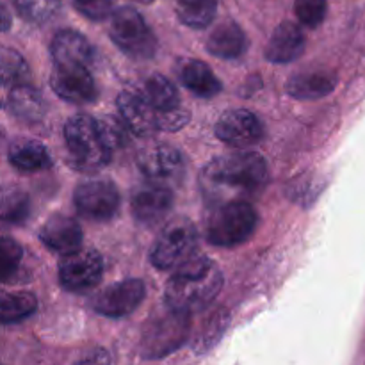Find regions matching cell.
Masks as SVG:
<instances>
[{
	"instance_id": "1",
	"label": "cell",
	"mask_w": 365,
	"mask_h": 365,
	"mask_svg": "<svg viewBox=\"0 0 365 365\" xmlns=\"http://www.w3.org/2000/svg\"><path fill=\"white\" fill-rule=\"evenodd\" d=\"M267 184V164L257 152H232L203 166L200 189L210 203L246 200L260 195Z\"/></svg>"
},
{
	"instance_id": "2",
	"label": "cell",
	"mask_w": 365,
	"mask_h": 365,
	"mask_svg": "<svg viewBox=\"0 0 365 365\" xmlns=\"http://www.w3.org/2000/svg\"><path fill=\"white\" fill-rule=\"evenodd\" d=\"M175 269L164 287V303L171 310L192 316L207 309L221 292L223 273L209 257L192 255Z\"/></svg>"
},
{
	"instance_id": "3",
	"label": "cell",
	"mask_w": 365,
	"mask_h": 365,
	"mask_svg": "<svg viewBox=\"0 0 365 365\" xmlns=\"http://www.w3.org/2000/svg\"><path fill=\"white\" fill-rule=\"evenodd\" d=\"M259 214L246 200L210 205L205 217V237L220 248H234L248 241L257 230Z\"/></svg>"
},
{
	"instance_id": "4",
	"label": "cell",
	"mask_w": 365,
	"mask_h": 365,
	"mask_svg": "<svg viewBox=\"0 0 365 365\" xmlns=\"http://www.w3.org/2000/svg\"><path fill=\"white\" fill-rule=\"evenodd\" d=\"M64 139L70 153V163L75 170L93 173L110 163L113 153L103 145L95 118L88 114L71 116L64 123Z\"/></svg>"
},
{
	"instance_id": "5",
	"label": "cell",
	"mask_w": 365,
	"mask_h": 365,
	"mask_svg": "<svg viewBox=\"0 0 365 365\" xmlns=\"http://www.w3.org/2000/svg\"><path fill=\"white\" fill-rule=\"evenodd\" d=\"M189 331H191V316L166 307L163 312L153 316L145 324L139 353L145 360L163 359L177 351L187 341Z\"/></svg>"
},
{
	"instance_id": "6",
	"label": "cell",
	"mask_w": 365,
	"mask_h": 365,
	"mask_svg": "<svg viewBox=\"0 0 365 365\" xmlns=\"http://www.w3.org/2000/svg\"><path fill=\"white\" fill-rule=\"evenodd\" d=\"M109 36L114 45L138 61L152 59L157 53V38L134 7H118L109 16Z\"/></svg>"
},
{
	"instance_id": "7",
	"label": "cell",
	"mask_w": 365,
	"mask_h": 365,
	"mask_svg": "<svg viewBox=\"0 0 365 365\" xmlns=\"http://www.w3.org/2000/svg\"><path fill=\"white\" fill-rule=\"evenodd\" d=\"M198 245V232L187 217L168 223L150 252V262L159 271H170L192 257Z\"/></svg>"
},
{
	"instance_id": "8",
	"label": "cell",
	"mask_w": 365,
	"mask_h": 365,
	"mask_svg": "<svg viewBox=\"0 0 365 365\" xmlns=\"http://www.w3.org/2000/svg\"><path fill=\"white\" fill-rule=\"evenodd\" d=\"M73 203L77 212L93 223H106L118 214L121 196L116 184L106 178L88 180L77 185L73 192Z\"/></svg>"
},
{
	"instance_id": "9",
	"label": "cell",
	"mask_w": 365,
	"mask_h": 365,
	"mask_svg": "<svg viewBox=\"0 0 365 365\" xmlns=\"http://www.w3.org/2000/svg\"><path fill=\"white\" fill-rule=\"evenodd\" d=\"M103 277V259L96 250H77L63 255L59 262V284L64 291L84 294L98 285Z\"/></svg>"
},
{
	"instance_id": "10",
	"label": "cell",
	"mask_w": 365,
	"mask_h": 365,
	"mask_svg": "<svg viewBox=\"0 0 365 365\" xmlns=\"http://www.w3.org/2000/svg\"><path fill=\"white\" fill-rule=\"evenodd\" d=\"M175 205V196L170 185L146 180L132 189L130 210L134 220L143 227H153L168 217Z\"/></svg>"
},
{
	"instance_id": "11",
	"label": "cell",
	"mask_w": 365,
	"mask_h": 365,
	"mask_svg": "<svg viewBox=\"0 0 365 365\" xmlns=\"http://www.w3.org/2000/svg\"><path fill=\"white\" fill-rule=\"evenodd\" d=\"M146 296L145 282L139 278L116 282L103 291L96 292L89 305L96 314L106 317H125L134 312Z\"/></svg>"
},
{
	"instance_id": "12",
	"label": "cell",
	"mask_w": 365,
	"mask_h": 365,
	"mask_svg": "<svg viewBox=\"0 0 365 365\" xmlns=\"http://www.w3.org/2000/svg\"><path fill=\"white\" fill-rule=\"evenodd\" d=\"M138 166L146 180L157 184H178L184 177V159L175 146L153 143L146 146L138 157Z\"/></svg>"
},
{
	"instance_id": "13",
	"label": "cell",
	"mask_w": 365,
	"mask_h": 365,
	"mask_svg": "<svg viewBox=\"0 0 365 365\" xmlns=\"http://www.w3.org/2000/svg\"><path fill=\"white\" fill-rule=\"evenodd\" d=\"M118 110L128 130L138 138H152L157 128V110L141 86H128L118 95Z\"/></svg>"
},
{
	"instance_id": "14",
	"label": "cell",
	"mask_w": 365,
	"mask_h": 365,
	"mask_svg": "<svg viewBox=\"0 0 365 365\" xmlns=\"http://www.w3.org/2000/svg\"><path fill=\"white\" fill-rule=\"evenodd\" d=\"M50 86L59 98L77 106L93 103L98 96L89 68L78 64H56L50 73Z\"/></svg>"
},
{
	"instance_id": "15",
	"label": "cell",
	"mask_w": 365,
	"mask_h": 365,
	"mask_svg": "<svg viewBox=\"0 0 365 365\" xmlns=\"http://www.w3.org/2000/svg\"><path fill=\"white\" fill-rule=\"evenodd\" d=\"M217 139L232 148H248L264 139V125L246 109H232L220 116L214 127Z\"/></svg>"
},
{
	"instance_id": "16",
	"label": "cell",
	"mask_w": 365,
	"mask_h": 365,
	"mask_svg": "<svg viewBox=\"0 0 365 365\" xmlns=\"http://www.w3.org/2000/svg\"><path fill=\"white\" fill-rule=\"evenodd\" d=\"M38 235L50 252H56L59 255L77 252L84 241V232H82L81 225L73 217L64 216V214L50 216Z\"/></svg>"
},
{
	"instance_id": "17",
	"label": "cell",
	"mask_w": 365,
	"mask_h": 365,
	"mask_svg": "<svg viewBox=\"0 0 365 365\" xmlns=\"http://www.w3.org/2000/svg\"><path fill=\"white\" fill-rule=\"evenodd\" d=\"M175 73L180 84L200 98H214L223 89L220 78L210 70L209 64L200 59H178L175 64Z\"/></svg>"
},
{
	"instance_id": "18",
	"label": "cell",
	"mask_w": 365,
	"mask_h": 365,
	"mask_svg": "<svg viewBox=\"0 0 365 365\" xmlns=\"http://www.w3.org/2000/svg\"><path fill=\"white\" fill-rule=\"evenodd\" d=\"M307 39L299 25L282 21L271 34L266 46V59L274 64H287L299 59L305 52Z\"/></svg>"
},
{
	"instance_id": "19",
	"label": "cell",
	"mask_w": 365,
	"mask_h": 365,
	"mask_svg": "<svg viewBox=\"0 0 365 365\" xmlns=\"http://www.w3.org/2000/svg\"><path fill=\"white\" fill-rule=\"evenodd\" d=\"M50 52L53 64H78L89 68L95 63V48L88 38L70 29L59 31L53 36Z\"/></svg>"
},
{
	"instance_id": "20",
	"label": "cell",
	"mask_w": 365,
	"mask_h": 365,
	"mask_svg": "<svg viewBox=\"0 0 365 365\" xmlns=\"http://www.w3.org/2000/svg\"><path fill=\"white\" fill-rule=\"evenodd\" d=\"M248 45L246 32L232 20L217 24L207 38V50L220 59H237L245 56Z\"/></svg>"
},
{
	"instance_id": "21",
	"label": "cell",
	"mask_w": 365,
	"mask_h": 365,
	"mask_svg": "<svg viewBox=\"0 0 365 365\" xmlns=\"http://www.w3.org/2000/svg\"><path fill=\"white\" fill-rule=\"evenodd\" d=\"M337 75L334 71H303L289 78L287 93L296 100H317L330 95L337 88Z\"/></svg>"
},
{
	"instance_id": "22",
	"label": "cell",
	"mask_w": 365,
	"mask_h": 365,
	"mask_svg": "<svg viewBox=\"0 0 365 365\" xmlns=\"http://www.w3.org/2000/svg\"><path fill=\"white\" fill-rule=\"evenodd\" d=\"M7 103H9V110L13 113V116L29 125L39 123L46 114V103L41 93L29 86L27 82L13 86Z\"/></svg>"
},
{
	"instance_id": "23",
	"label": "cell",
	"mask_w": 365,
	"mask_h": 365,
	"mask_svg": "<svg viewBox=\"0 0 365 365\" xmlns=\"http://www.w3.org/2000/svg\"><path fill=\"white\" fill-rule=\"evenodd\" d=\"M7 159H9L11 166L16 168L18 171H25V173H34V171L52 168V157H50L46 146L34 139L14 141L7 153Z\"/></svg>"
},
{
	"instance_id": "24",
	"label": "cell",
	"mask_w": 365,
	"mask_h": 365,
	"mask_svg": "<svg viewBox=\"0 0 365 365\" xmlns=\"http://www.w3.org/2000/svg\"><path fill=\"white\" fill-rule=\"evenodd\" d=\"M38 309V299L32 292L0 291V324H16L27 319Z\"/></svg>"
},
{
	"instance_id": "25",
	"label": "cell",
	"mask_w": 365,
	"mask_h": 365,
	"mask_svg": "<svg viewBox=\"0 0 365 365\" xmlns=\"http://www.w3.org/2000/svg\"><path fill=\"white\" fill-rule=\"evenodd\" d=\"M32 212L31 196L16 185L0 187V221L20 225L29 220Z\"/></svg>"
},
{
	"instance_id": "26",
	"label": "cell",
	"mask_w": 365,
	"mask_h": 365,
	"mask_svg": "<svg viewBox=\"0 0 365 365\" xmlns=\"http://www.w3.org/2000/svg\"><path fill=\"white\" fill-rule=\"evenodd\" d=\"M178 20L191 29H205L214 21L217 0H173Z\"/></svg>"
},
{
	"instance_id": "27",
	"label": "cell",
	"mask_w": 365,
	"mask_h": 365,
	"mask_svg": "<svg viewBox=\"0 0 365 365\" xmlns=\"http://www.w3.org/2000/svg\"><path fill=\"white\" fill-rule=\"evenodd\" d=\"M141 88L143 91H145V95L148 96L150 102H152V106L155 107L157 113H160V110H170L182 106L177 88H175L173 82L168 81L164 75H150Z\"/></svg>"
},
{
	"instance_id": "28",
	"label": "cell",
	"mask_w": 365,
	"mask_h": 365,
	"mask_svg": "<svg viewBox=\"0 0 365 365\" xmlns=\"http://www.w3.org/2000/svg\"><path fill=\"white\" fill-rule=\"evenodd\" d=\"M29 77L31 70L21 53L9 46H0V86L24 84Z\"/></svg>"
},
{
	"instance_id": "29",
	"label": "cell",
	"mask_w": 365,
	"mask_h": 365,
	"mask_svg": "<svg viewBox=\"0 0 365 365\" xmlns=\"http://www.w3.org/2000/svg\"><path fill=\"white\" fill-rule=\"evenodd\" d=\"M16 13L29 24L41 25L57 16L63 7L61 0H13Z\"/></svg>"
},
{
	"instance_id": "30",
	"label": "cell",
	"mask_w": 365,
	"mask_h": 365,
	"mask_svg": "<svg viewBox=\"0 0 365 365\" xmlns=\"http://www.w3.org/2000/svg\"><path fill=\"white\" fill-rule=\"evenodd\" d=\"M96 127H98L100 138H102L103 145L107 146L110 153L118 152V150L125 148L130 143V134L127 125L123 120H118L114 116H102L96 120Z\"/></svg>"
},
{
	"instance_id": "31",
	"label": "cell",
	"mask_w": 365,
	"mask_h": 365,
	"mask_svg": "<svg viewBox=\"0 0 365 365\" xmlns=\"http://www.w3.org/2000/svg\"><path fill=\"white\" fill-rule=\"evenodd\" d=\"M24 259V248L11 237H0V284L16 277Z\"/></svg>"
},
{
	"instance_id": "32",
	"label": "cell",
	"mask_w": 365,
	"mask_h": 365,
	"mask_svg": "<svg viewBox=\"0 0 365 365\" xmlns=\"http://www.w3.org/2000/svg\"><path fill=\"white\" fill-rule=\"evenodd\" d=\"M294 13L303 25L316 29L327 18L328 2L327 0H294Z\"/></svg>"
},
{
	"instance_id": "33",
	"label": "cell",
	"mask_w": 365,
	"mask_h": 365,
	"mask_svg": "<svg viewBox=\"0 0 365 365\" xmlns=\"http://www.w3.org/2000/svg\"><path fill=\"white\" fill-rule=\"evenodd\" d=\"M191 120V113L184 106H178L170 110L157 113V128L159 132H177L184 128Z\"/></svg>"
},
{
	"instance_id": "34",
	"label": "cell",
	"mask_w": 365,
	"mask_h": 365,
	"mask_svg": "<svg viewBox=\"0 0 365 365\" xmlns=\"http://www.w3.org/2000/svg\"><path fill=\"white\" fill-rule=\"evenodd\" d=\"M75 9L93 21L107 20L113 13V0H71Z\"/></svg>"
},
{
	"instance_id": "35",
	"label": "cell",
	"mask_w": 365,
	"mask_h": 365,
	"mask_svg": "<svg viewBox=\"0 0 365 365\" xmlns=\"http://www.w3.org/2000/svg\"><path fill=\"white\" fill-rule=\"evenodd\" d=\"M209 323L210 324H207L205 330L200 334L198 341H196L195 346H192V348L198 349L200 353H202L203 349H209L216 344V341L221 337L225 328H227V317H223L220 314V316H216L212 321H209Z\"/></svg>"
},
{
	"instance_id": "36",
	"label": "cell",
	"mask_w": 365,
	"mask_h": 365,
	"mask_svg": "<svg viewBox=\"0 0 365 365\" xmlns=\"http://www.w3.org/2000/svg\"><path fill=\"white\" fill-rule=\"evenodd\" d=\"M81 362H86V364H93V362H113V356H110L107 351H103V349H98V353H93V355L84 356V359H82Z\"/></svg>"
},
{
	"instance_id": "37",
	"label": "cell",
	"mask_w": 365,
	"mask_h": 365,
	"mask_svg": "<svg viewBox=\"0 0 365 365\" xmlns=\"http://www.w3.org/2000/svg\"><path fill=\"white\" fill-rule=\"evenodd\" d=\"M11 13L6 7V4L0 2V32H6L11 29Z\"/></svg>"
},
{
	"instance_id": "38",
	"label": "cell",
	"mask_w": 365,
	"mask_h": 365,
	"mask_svg": "<svg viewBox=\"0 0 365 365\" xmlns=\"http://www.w3.org/2000/svg\"><path fill=\"white\" fill-rule=\"evenodd\" d=\"M134 2H139V4H152L153 0H134Z\"/></svg>"
},
{
	"instance_id": "39",
	"label": "cell",
	"mask_w": 365,
	"mask_h": 365,
	"mask_svg": "<svg viewBox=\"0 0 365 365\" xmlns=\"http://www.w3.org/2000/svg\"><path fill=\"white\" fill-rule=\"evenodd\" d=\"M2 138H4V135H2V130H0V141H2Z\"/></svg>"
},
{
	"instance_id": "40",
	"label": "cell",
	"mask_w": 365,
	"mask_h": 365,
	"mask_svg": "<svg viewBox=\"0 0 365 365\" xmlns=\"http://www.w3.org/2000/svg\"><path fill=\"white\" fill-rule=\"evenodd\" d=\"M0 107H2V102H0Z\"/></svg>"
}]
</instances>
